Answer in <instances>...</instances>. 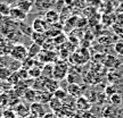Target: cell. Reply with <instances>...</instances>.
<instances>
[{
    "label": "cell",
    "instance_id": "5b68a950",
    "mask_svg": "<svg viewBox=\"0 0 123 118\" xmlns=\"http://www.w3.org/2000/svg\"><path fill=\"white\" fill-rule=\"evenodd\" d=\"M49 25L48 23L46 22V19L42 17H37L35 19H33L32 22V28L34 32H39V33H46L49 30Z\"/></svg>",
    "mask_w": 123,
    "mask_h": 118
},
{
    "label": "cell",
    "instance_id": "8d00e7d4",
    "mask_svg": "<svg viewBox=\"0 0 123 118\" xmlns=\"http://www.w3.org/2000/svg\"><path fill=\"white\" fill-rule=\"evenodd\" d=\"M63 118H67V117H63Z\"/></svg>",
    "mask_w": 123,
    "mask_h": 118
},
{
    "label": "cell",
    "instance_id": "4fadbf2b",
    "mask_svg": "<svg viewBox=\"0 0 123 118\" xmlns=\"http://www.w3.org/2000/svg\"><path fill=\"white\" fill-rule=\"evenodd\" d=\"M34 2L35 0H19L16 5V7H18L24 13L29 14L32 10V8L34 7Z\"/></svg>",
    "mask_w": 123,
    "mask_h": 118
},
{
    "label": "cell",
    "instance_id": "f546056e",
    "mask_svg": "<svg viewBox=\"0 0 123 118\" xmlns=\"http://www.w3.org/2000/svg\"><path fill=\"white\" fill-rule=\"evenodd\" d=\"M12 85H9L7 82H4V81H0V94L1 93H5V92L8 91V89L7 88H10ZM13 88V86H12Z\"/></svg>",
    "mask_w": 123,
    "mask_h": 118
},
{
    "label": "cell",
    "instance_id": "603a6c76",
    "mask_svg": "<svg viewBox=\"0 0 123 118\" xmlns=\"http://www.w3.org/2000/svg\"><path fill=\"white\" fill-rule=\"evenodd\" d=\"M12 7L6 2H0V16L1 17H9Z\"/></svg>",
    "mask_w": 123,
    "mask_h": 118
},
{
    "label": "cell",
    "instance_id": "7c38bea8",
    "mask_svg": "<svg viewBox=\"0 0 123 118\" xmlns=\"http://www.w3.org/2000/svg\"><path fill=\"white\" fill-rule=\"evenodd\" d=\"M61 88L59 81L54 79H44V91H48L50 93H55L56 90Z\"/></svg>",
    "mask_w": 123,
    "mask_h": 118
},
{
    "label": "cell",
    "instance_id": "836d02e7",
    "mask_svg": "<svg viewBox=\"0 0 123 118\" xmlns=\"http://www.w3.org/2000/svg\"><path fill=\"white\" fill-rule=\"evenodd\" d=\"M18 1H19V0H4L2 2H6V4H8L10 7H15V6L17 5Z\"/></svg>",
    "mask_w": 123,
    "mask_h": 118
},
{
    "label": "cell",
    "instance_id": "30bf717a",
    "mask_svg": "<svg viewBox=\"0 0 123 118\" xmlns=\"http://www.w3.org/2000/svg\"><path fill=\"white\" fill-rule=\"evenodd\" d=\"M15 110V114H16V117H21V118H26L27 116H30V107H27L25 103L23 102H19L18 105H16L13 108Z\"/></svg>",
    "mask_w": 123,
    "mask_h": 118
},
{
    "label": "cell",
    "instance_id": "9a60e30c",
    "mask_svg": "<svg viewBox=\"0 0 123 118\" xmlns=\"http://www.w3.org/2000/svg\"><path fill=\"white\" fill-rule=\"evenodd\" d=\"M42 51V45L40 44H37L34 42H32L31 45L27 47V53H29V58H38V56L40 55V52Z\"/></svg>",
    "mask_w": 123,
    "mask_h": 118
},
{
    "label": "cell",
    "instance_id": "e0dca14e",
    "mask_svg": "<svg viewBox=\"0 0 123 118\" xmlns=\"http://www.w3.org/2000/svg\"><path fill=\"white\" fill-rule=\"evenodd\" d=\"M49 109H50V111H53V112H55V114H57L58 111H61V109L63 108V101L59 100V99H57V98H55V96H53V99L49 101Z\"/></svg>",
    "mask_w": 123,
    "mask_h": 118
},
{
    "label": "cell",
    "instance_id": "ffe728a7",
    "mask_svg": "<svg viewBox=\"0 0 123 118\" xmlns=\"http://www.w3.org/2000/svg\"><path fill=\"white\" fill-rule=\"evenodd\" d=\"M18 31L22 33L23 35H26V36H30L33 34V28H32V26H30V25H27V24H25L24 22H21L18 23Z\"/></svg>",
    "mask_w": 123,
    "mask_h": 118
},
{
    "label": "cell",
    "instance_id": "484cf974",
    "mask_svg": "<svg viewBox=\"0 0 123 118\" xmlns=\"http://www.w3.org/2000/svg\"><path fill=\"white\" fill-rule=\"evenodd\" d=\"M67 96H68L67 91H66L65 89H62V88H59L58 90H56L55 93H54V96L57 98V99H59V100H62V101L65 100L66 98H67Z\"/></svg>",
    "mask_w": 123,
    "mask_h": 118
},
{
    "label": "cell",
    "instance_id": "5bb4252c",
    "mask_svg": "<svg viewBox=\"0 0 123 118\" xmlns=\"http://www.w3.org/2000/svg\"><path fill=\"white\" fill-rule=\"evenodd\" d=\"M54 94L48 91H38L37 93V101L35 102H40V103H49V101L53 99Z\"/></svg>",
    "mask_w": 123,
    "mask_h": 118
},
{
    "label": "cell",
    "instance_id": "d6986e66",
    "mask_svg": "<svg viewBox=\"0 0 123 118\" xmlns=\"http://www.w3.org/2000/svg\"><path fill=\"white\" fill-rule=\"evenodd\" d=\"M54 74V64H44L41 70L42 79H53Z\"/></svg>",
    "mask_w": 123,
    "mask_h": 118
},
{
    "label": "cell",
    "instance_id": "9c48e42d",
    "mask_svg": "<svg viewBox=\"0 0 123 118\" xmlns=\"http://www.w3.org/2000/svg\"><path fill=\"white\" fill-rule=\"evenodd\" d=\"M9 17L12 18L13 21H15V22L21 23V22H24V21L27 18V14L24 13L23 10H21L18 7L15 6V7H12V9H10V15H9Z\"/></svg>",
    "mask_w": 123,
    "mask_h": 118
},
{
    "label": "cell",
    "instance_id": "f1b7e54d",
    "mask_svg": "<svg viewBox=\"0 0 123 118\" xmlns=\"http://www.w3.org/2000/svg\"><path fill=\"white\" fill-rule=\"evenodd\" d=\"M2 117L4 118H16V114H15V110L10 107V108H7V109L4 110L2 112Z\"/></svg>",
    "mask_w": 123,
    "mask_h": 118
},
{
    "label": "cell",
    "instance_id": "d6a6232c",
    "mask_svg": "<svg viewBox=\"0 0 123 118\" xmlns=\"http://www.w3.org/2000/svg\"><path fill=\"white\" fill-rule=\"evenodd\" d=\"M105 93H106V96H111L112 94L116 93V91H115V89L113 88V86H107V88H106V90H105Z\"/></svg>",
    "mask_w": 123,
    "mask_h": 118
},
{
    "label": "cell",
    "instance_id": "44dd1931",
    "mask_svg": "<svg viewBox=\"0 0 123 118\" xmlns=\"http://www.w3.org/2000/svg\"><path fill=\"white\" fill-rule=\"evenodd\" d=\"M37 93H38V91H35L34 89H27L26 91H25V93H24V96H23V98L25 99V100H27L29 102H31V103H33V102H35L37 101Z\"/></svg>",
    "mask_w": 123,
    "mask_h": 118
},
{
    "label": "cell",
    "instance_id": "ba28073f",
    "mask_svg": "<svg viewBox=\"0 0 123 118\" xmlns=\"http://www.w3.org/2000/svg\"><path fill=\"white\" fill-rule=\"evenodd\" d=\"M30 112L38 118H42L44 115L47 114V111L44 110V105L40 102H33L30 106Z\"/></svg>",
    "mask_w": 123,
    "mask_h": 118
},
{
    "label": "cell",
    "instance_id": "277c9868",
    "mask_svg": "<svg viewBox=\"0 0 123 118\" xmlns=\"http://www.w3.org/2000/svg\"><path fill=\"white\" fill-rule=\"evenodd\" d=\"M39 61H41L42 64H55L57 61V56L54 51H49V50H43L40 52V55L37 58Z\"/></svg>",
    "mask_w": 123,
    "mask_h": 118
},
{
    "label": "cell",
    "instance_id": "83f0119b",
    "mask_svg": "<svg viewBox=\"0 0 123 118\" xmlns=\"http://www.w3.org/2000/svg\"><path fill=\"white\" fill-rule=\"evenodd\" d=\"M7 106H9V99L7 93H1L0 94V108H6Z\"/></svg>",
    "mask_w": 123,
    "mask_h": 118
},
{
    "label": "cell",
    "instance_id": "8992f818",
    "mask_svg": "<svg viewBox=\"0 0 123 118\" xmlns=\"http://www.w3.org/2000/svg\"><path fill=\"white\" fill-rule=\"evenodd\" d=\"M75 108L76 110H79L81 112H86V111H89L90 108H91V103H90V100H89L87 96H80L75 100Z\"/></svg>",
    "mask_w": 123,
    "mask_h": 118
},
{
    "label": "cell",
    "instance_id": "6da1fadb",
    "mask_svg": "<svg viewBox=\"0 0 123 118\" xmlns=\"http://www.w3.org/2000/svg\"><path fill=\"white\" fill-rule=\"evenodd\" d=\"M68 74V65L65 60H57L54 64L53 79L57 81H63Z\"/></svg>",
    "mask_w": 123,
    "mask_h": 118
},
{
    "label": "cell",
    "instance_id": "7a4b0ae2",
    "mask_svg": "<svg viewBox=\"0 0 123 118\" xmlns=\"http://www.w3.org/2000/svg\"><path fill=\"white\" fill-rule=\"evenodd\" d=\"M9 56L13 58V59H15V60H18V61H21V62H23L26 58H29L27 47L22 43L14 44V47H13V49H12Z\"/></svg>",
    "mask_w": 123,
    "mask_h": 118
},
{
    "label": "cell",
    "instance_id": "52a82bcc",
    "mask_svg": "<svg viewBox=\"0 0 123 118\" xmlns=\"http://www.w3.org/2000/svg\"><path fill=\"white\" fill-rule=\"evenodd\" d=\"M43 18L46 19V22L48 23L49 25H54V24H57L59 22V18H61V14L58 10L56 9H50L48 11H46L43 15Z\"/></svg>",
    "mask_w": 123,
    "mask_h": 118
},
{
    "label": "cell",
    "instance_id": "1f68e13d",
    "mask_svg": "<svg viewBox=\"0 0 123 118\" xmlns=\"http://www.w3.org/2000/svg\"><path fill=\"white\" fill-rule=\"evenodd\" d=\"M65 41V35L64 34H58L56 38H54V42L55 43H57V44H59V43H62V42H64Z\"/></svg>",
    "mask_w": 123,
    "mask_h": 118
},
{
    "label": "cell",
    "instance_id": "2e32d148",
    "mask_svg": "<svg viewBox=\"0 0 123 118\" xmlns=\"http://www.w3.org/2000/svg\"><path fill=\"white\" fill-rule=\"evenodd\" d=\"M117 111L119 109L115 106H107L101 111L103 118H117Z\"/></svg>",
    "mask_w": 123,
    "mask_h": 118
},
{
    "label": "cell",
    "instance_id": "d4e9b609",
    "mask_svg": "<svg viewBox=\"0 0 123 118\" xmlns=\"http://www.w3.org/2000/svg\"><path fill=\"white\" fill-rule=\"evenodd\" d=\"M12 60H13V58L10 57L9 55H2V56H0V68H2V67H9Z\"/></svg>",
    "mask_w": 123,
    "mask_h": 118
},
{
    "label": "cell",
    "instance_id": "4316f807",
    "mask_svg": "<svg viewBox=\"0 0 123 118\" xmlns=\"http://www.w3.org/2000/svg\"><path fill=\"white\" fill-rule=\"evenodd\" d=\"M23 67V65H22V62L21 61H18V60H15V59H13L12 60V62H10V65H9V69L12 70L13 73H16V72H18V70L21 69Z\"/></svg>",
    "mask_w": 123,
    "mask_h": 118
},
{
    "label": "cell",
    "instance_id": "e575fe53",
    "mask_svg": "<svg viewBox=\"0 0 123 118\" xmlns=\"http://www.w3.org/2000/svg\"><path fill=\"white\" fill-rule=\"evenodd\" d=\"M42 118H58V116L55 112H53V111H48Z\"/></svg>",
    "mask_w": 123,
    "mask_h": 118
},
{
    "label": "cell",
    "instance_id": "7402d4cb",
    "mask_svg": "<svg viewBox=\"0 0 123 118\" xmlns=\"http://www.w3.org/2000/svg\"><path fill=\"white\" fill-rule=\"evenodd\" d=\"M110 101L112 103V106L117 107V106H120L123 102V96L120 94L119 92H116V93H114V94H112L110 96Z\"/></svg>",
    "mask_w": 123,
    "mask_h": 118
},
{
    "label": "cell",
    "instance_id": "d590c367",
    "mask_svg": "<svg viewBox=\"0 0 123 118\" xmlns=\"http://www.w3.org/2000/svg\"><path fill=\"white\" fill-rule=\"evenodd\" d=\"M26 118H38V117H35V116H33V115H30V116H27Z\"/></svg>",
    "mask_w": 123,
    "mask_h": 118
},
{
    "label": "cell",
    "instance_id": "4dcf8cb0",
    "mask_svg": "<svg viewBox=\"0 0 123 118\" xmlns=\"http://www.w3.org/2000/svg\"><path fill=\"white\" fill-rule=\"evenodd\" d=\"M115 51L119 53V55H121V56H123V42H117V43L115 44Z\"/></svg>",
    "mask_w": 123,
    "mask_h": 118
},
{
    "label": "cell",
    "instance_id": "8fae6325",
    "mask_svg": "<svg viewBox=\"0 0 123 118\" xmlns=\"http://www.w3.org/2000/svg\"><path fill=\"white\" fill-rule=\"evenodd\" d=\"M66 91L68 93V96H73V98H80V96H82V88H81V85L78 83H71L67 85V89H66Z\"/></svg>",
    "mask_w": 123,
    "mask_h": 118
},
{
    "label": "cell",
    "instance_id": "cb8c5ba5",
    "mask_svg": "<svg viewBox=\"0 0 123 118\" xmlns=\"http://www.w3.org/2000/svg\"><path fill=\"white\" fill-rule=\"evenodd\" d=\"M12 74H13V72L9 69L8 67H2V68H0V81L7 82V79L10 77Z\"/></svg>",
    "mask_w": 123,
    "mask_h": 118
},
{
    "label": "cell",
    "instance_id": "ac0fdd59",
    "mask_svg": "<svg viewBox=\"0 0 123 118\" xmlns=\"http://www.w3.org/2000/svg\"><path fill=\"white\" fill-rule=\"evenodd\" d=\"M31 40L32 42H34L37 44L43 45V43L46 42V40L48 39V36L46 35V33H39V32H33V34L31 35Z\"/></svg>",
    "mask_w": 123,
    "mask_h": 118
},
{
    "label": "cell",
    "instance_id": "3957f363",
    "mask_svg": "<svg viewBox=\"0 0 123 118\" xmlns=\"http://www.w3.org/2000/svg\"><path fill=\"white\" fill-rule=\"evenodd\" d=\"M58 0H35L34 9L38 11H48L55 7V5Z\"/></svg>",
    "mask_w": 123,
    "mask_h": 118
}]
</instances>
